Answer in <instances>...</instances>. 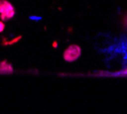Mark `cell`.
Here are the masks:
<instances>
[{"label":"cell","instance_id":"1","mask_svg":"<svg viewBox=\"0 0 127 114\" xmlns=\"http://www.w3.org/2000/svg\"><path fill=\"white\" fill-rule=\"evenodd\" d=\"M15 9L7 0H0V17L2 21H8L14 17Z\"/></svg>","mask_w":127,"mask_h":114},{"label":"cell","instance_id":"5","mask_svg":"<svg viewBox=\"0 0 127 114\" xmlns=\"http://www.w3.org/2000/svg\"><path fill=\"white\" fill-rule=\"evenodd\" d=\"M124 73H125V74H127V70H126V71H124Z\"/></svg>","mask_w":127,"mask_h":114},{"label":"cell","instance_id":"3","mask_svg":"<svg viewBox=\"0 0 127 114\" xmlns=\"http://www.w3.org/2000/svg\"><path fill=\"white\" fill-rule=\"evenodd\" d=\"M13 67L10 64H8L6 61L0 63V73H12Z\"/></svg>","mask_w":127,"mask_h":114},{"label":"cell","instance_id":"4","mask_svg":"<svg viewBox=\"0 0 127 114\" xmlns=\"http://www.w3.org/2000/svg\"><path fill=\"white\" fill-rule=\"evenodd\" d=\"M3 30H5V24H3V22L0 21V32H2Z\"/></svg>","mask_w":127,"mask_h":114},{"label":"cell","instance_id":"2","mask_svg":"<svg viewBox=\"0 0 127 114\" xmlns=\"http://www.w3.org/2000/svg\"><path fill=\"white\" fill-rule=\"evenodd\" d=\"M80 55V48L78 46H70L64 51V59L68 62H72L77 59Z\"/></svg>","mask_w":127,"mask_h":114}]
</instances>
